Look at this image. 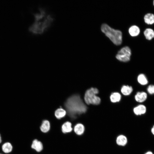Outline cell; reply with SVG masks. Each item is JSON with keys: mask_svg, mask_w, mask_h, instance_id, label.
Instances as JSON below:
<instances>
[{"mask_svg": "<svg viewBox=\"0 0 154 154\" xmlns=\"http://www.w3.org/2000/svg\"><path fill=\"white\" fill-rule=\"evenodd\" d=\"M39 11L38 13L34 14V21L29 28L30 32L36 34H42L53 21L51 15L47 14L43 9L39 8Z\"/></svg>", "mask_w": 154, "mask_h": 154, "instance_id": "6da1fadb", "label": "cell"}, {"mask_svg": "<svg viewBox=\"0 0 154 154\" xmlns=\"http://www.w3.org/2000/svg\"><path fill=\"white\" fill-rule=\"evenodd\" d=\"M68 115L72 119H75L78 116L85 113L87 108L80 96L74 95L69 97L64 103Z\"/></svg>", "mask_w": 154, "mask_h": 154, "instance_id": "7a4b0ae2", "label": "cell"}, {"mask_svg": "<svg viewBox=\"0 0 154 154\" xmlns=\"http://www.w3.org/2000/svg\"><path fill=\"white\" fill-rule=\"evenodd\" d=\"M101 30L114 44L118 45L121 44L122 33L121 31L114 29L106 24H102Z\"/></svg>", "mask_w": 154, "mask_h": 154, "instance_id": "3957f363", "label": "cell"}, {"mask_svg": "<svg viewBox=\"0 0 154 154\" xmlns=\"http://www.w3.org/2000/svg\"><path fill=\"white\" fill-rule=\"evenodd\" d=\"M98 93V90L96 88H91L87 90L85 93L84 96L86 103L88 105L99 104L101 102V99L96 95Z\"/></svg>", "mask_w": 154, "mask_h": 154, "instance_id": "277c9868", "label": "cell"}, {"mask_svg": "<svg viewBox=\"0 0 154 154\" xmlns=\"http://www.w3.org/2000/svg\"><path fill=\"white\" fill-rule=\"evenodd\" d=\"M131 55V51L127 46L124 47L118 51L116 56V58L119 60L124 62L129 61Z\"/></svg>", "mask_w": 154, "mask_h": 154, "instance_id": "5b68a950", "label": "cell"}, {"mask_svg": "<svg viewBox=\"0 0 154 154\" xmlns=\"http://www.w3.org/2000/svg\"><path fill=\"white\" fill-rule=\"evenodd\" d=\"M147 108L143 104H139L134 107L133 109V113L136 116H141L145 114Z\"/></svg>", "mask_w": 154, "mask_h": 154, "instance_id": "8992f818", "label": "cell"}, {"mask_svg": "<svg viewBox=\"0 0 154 154\" xmlns=\"http://www.w3.org/2000/svg\"><path fill=\"white\" fill-rule=\"evenodd\" d=\"M147 98V94L143 91L137 92L135 96V99L136 101L140 103L145 101Z\"/></svg>", "mask_w": 154, "mask_h": 154, "instance_id": "52a82bcc", "label": "cell"}, {"mask_svg": "<svg viewBox=\"0 0 154 154\" xmlns=\"http://www.w3.org/2000/svg\"><path fill=\"white\" fill-rule=\"evenodd\" d=\"M74 131L78 135H81L84 134L85 131L84 126L81 123H78L74 126Z\"/></svg>", "mask_w": 154, "mask_h": 154, "instance_id": "ba28073f", "label": "cell"}, {"mask_svg": "<svg viewBox=\"0 0 154 154\" xmlns=\"http://www.w3.org/2000/svg\"><path fill=\"white\" fill-rule=\"evenodd\" d=\"M127 140L126 137L124 135H120L117 137L116 142L117 144L120 146H124L127 144Z\"/></svg>", "mask_w": 154, "mask_h": 154, "instance_id": "9c48e42d", "label": "cell"}, {"mask_svg": "<svg viewBox=\"0 0 154 154\" xmlns=\"http://www.w3.org/2000/svg\"><path fill=\"white\" fill-rule=\"evenodd\" d=\"M144 36L146 39L150 40L154 38V30L150 28L146 29L143 32Z\"/></svg>", "mask_w": 154, "mask_h": 154, "instance_id": "30bf717a", "label": "cell"}, {"mask_svg": "<svg viewBox=\"0 0 154 154\" xmlns=\"http://www.w3.org/2000/svg\"><path fill=\"white\" fill-rule=\"evenodd\" d=\"M145 23L148 25H152L154 24V14L148 13L146 14L144 17Z\"/></svg>", "mask_w": 154, "mask_h": 154, "instance_id": "8fae6325", "label": "cell"}, {"mask_svg": "<svg viewBox=\"0 0 154 154\" xmlns=\"http://www.w3.org/2000/svg\"><path fill=\"white\" fill-rule=\"evenodd\" d=\"M129 34L132 37L138 36L140 33L139 28L137 26L134 25L130 27L129 29Z\"/></svg>", "mask_w": 154, "mask_h": 154, "instance_id": "7c38bea8", "label": "cell"}, {"mask_svg": "<svg viewBox=\"0 0 154 154\" xmlns=\"http://www.w3.org/2000/svg\"><path fill=\"white\" fill-rule=\"evenodd\" d=\"M31 147L37 152L41 151L43 149V145L41 142L37 139L34 140L33 142Z\"/></svg>", "mask_w": 154, "mask_h": 154, "instance_id": "4fadbf2b", "label": "cell"}, {"mask_svg": "<svg viewBox=\"0 0 154 154\" xmlns=\"http://www.w3.org/2000/svg\"><path fill=\"white\" fill-rule=\"evenodd\" d=\"M137 80L140 84L143 86L147 85L148 83L147 77L143 74H140L138 75L137 77Z\"/></svg>", "mask_w": 154, "mask_h": 154, "instance_id": "5bb4252c", "label": "cell"}, {"mask_svg": "<svg viewBox=\"0 0 154 154\" xmlns=\"http://www.w3.org/2000/svg\"><path fill=\"white\" fill-rule=\"evenodd\" d=\"M62 132L64 133L70 132L72 129L71 123L69 121L65 122L62 125Z\"/></svg>", "mask_w": 154, "mask_h": 154, "instance_id": "9a60e30c", "label": "cell"}, {"mask_svg": "<svg viewBox=\"0 0 154 154\" xmlns=\"http://www.w3.org/2000/svg\"><path fill=\"white\" fill-rule=\"evenodd\" d=\"M133 91V88L132 87L128 85L123 86L121 89V93L125 96L130 95L132 93Z\"/></svg>", "mask_w": 154, "mask_h": 154, "instance_id": "2e32d148", "label": "cell"}, {"mask_svg": "<svg viewBox=\"0 0 154 154\" xmlns=\"http://www.w3.org/2000/svg\"><path fill=\"white\" fill-rule=\"evenodd\" d=\"M50 127V125L49 121L48 120H45L42 121L40 129L42 132L46 133L49 130Z\"/></svg>", "mask_w": 154, "mask_h": 154, "instance_id": "e0dca14e", "label": "cell"}, {"mask_svg": "<svg viewBox=\"0 0 154 154\" xmlns=\"http://www.w3.org/2000/svg\"><path fill=\"white\" fill-rule=\"evenodd\" d=\"M121 94L118 92H114L110 95V98L111 102L115 103L119 101L121 99Z\"/></svg>", "mask_w": 154, "mask_h": 154, "instance_id": "ac0fdd59", "label": "cell"}, {"mask_svg": "<svg viewBox=\"0 0 154 154\" xmlns=\"http://www.w3.org/2000/svg\"><path fill=\"white\" fill-rule=\"evenodd\" d=\"M66 114V111L61 108L57 109L55 112V115L58 119H60L63 117L65 116Z\"/></svg>", "mask_w": 154, "mask_h": 154, "instance_id": "d6986e66", "label": "cell"}, {"mask_svg": "<svg viewBox=\"0 0 154 154\" xmlns=\"http://www.w3.org/2000/svg\"><path fill=\"white\" fill-rule=\"evenodd\" d=\"M2 151L5 153L11 152L13 149L12 146L9 142H6L4 143L2 147Z\"/></svg>", "mask_w": 154, "mask_h": 154, "instance_id": "ffe728a7", "label": "cell"}, {"mask_svg": "<svg viewBox=\"0 0 154 154\" xmlns=\"http://www.w3.org/2000/svg\"><path fill=\"white\" fill-rule=\"evenodd\" d=\"M147 92L150 95L154 94V85L150 84L149 85L147 89Z\"/></svg>", "mask_w": 154, "mask_h": 154, "instance_id": "44dd1931", "label": "cell"}, {"mask_svg": "<svg viewBox=\"0 0 154 154\" xmlns=\"http://www.w3.org/2000/svg\"><path fill=\"white\" fill-rule=\"evenodd\" d=\"M151 133L154 136V125L151 127Z\"/></svg>", "mask_w": 154, "mask_h": 154, "instance_id": "7402d4cb", "label": "cell"}, {"mask_svg": "<svg viewBox=\"0 0 154 154\" xmlns=\"http://www.w3.org/2000/svg\"><path fill=\"white\" fill-rule=\"evenodd\" d=\"M144 154H154L151 151H148L145 152Z\"/></svg>", "mask_w": 154, "mask_h": 154, "instance_id": "603a6c76", "label": "cell"}, {"mask_svg": "<svg viewBox=\"0 0 154 154\" xmlns=\"http://www.w3.org/2000/svg\"><path fill=\"white\" fill-rule=\"evenodd\" d=\"M1 141H2V140H1V135H0V143H1Z\"/></svg>", "mask_w": 154, "mask_h": 154, "instance_id": "cb8c5ba5", "label": "cell"}, {"mask_svg": "<svg viewBox=\"0 0 154 154\" xmlns=\"http://www.w3.org/2000/svg\"><path fill=\"white\" fill-rule=\"evenodd\" d=\"M153 6H154V0L153 1Z\"/></svg>", "mask_w": 154, "mask_h": 154, "instance_id": "d4e9b609", "label": "cell"}, {"mask_svg": "<svg viewBox=\"0 0 154 154\" xmlns=\"http://www.w3.org/2000/svg\"></svg>", "mask_w": 154, "mask_h": 154, "instance_id": "484cf974", "label": "cell"}]
</instances>
